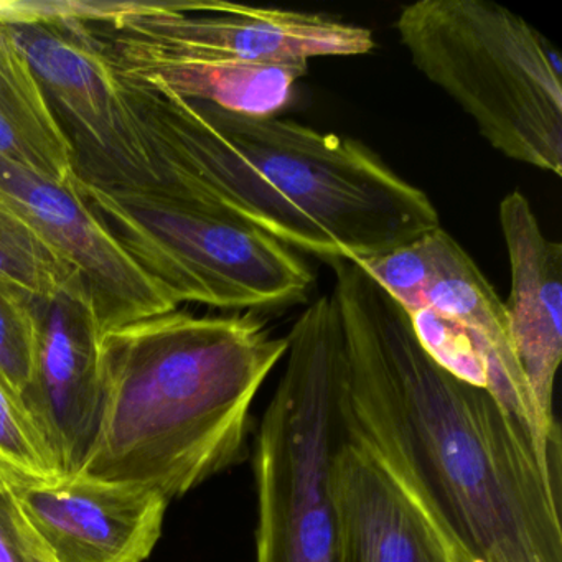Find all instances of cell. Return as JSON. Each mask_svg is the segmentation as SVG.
<instances>
[{"mask_svg": "<svg viewBox=\"0 0 562 562\" xmlns=\"http://www.w3.org/2000/svg\"><path fill=\"white\" fill-rule=\"evenodd\" d=\"M345 341L340 413L465 562H562V472L486 390L426 353L406 312L357 262H330Z\"/></svg>", "mask_w": 562, "mask_h": 562, "instance_id": "obj_1", "label": "cell"}, {"mask_svg": "<svg viewBox=\"0 0 562 562\" xmlns=\"http://www.w3.org/2000/svg\"><path fill=\"white\" fill-rule=\"evenodd\" d=\"M113 64L169 199L209 206L328 265L380 258L440 226L429 196L360 140L190 103Z\"/></svg>", "mask_w": 562, "mask_h": 562, "instance_id": "obj_2", "label": "cell"}, {"mask_svg": "<svg viewBox=\"0 0 562 562\" xmlns=\"http://www.w3.org/2000/svg\"><path fill=\"white\" fill-rule=\"evenodd\" d=\"M288 353L252 314L172 311L101 335V416L80 472L180 498L248 452L251 407Z\"/></svg>", "mask_w": 562, "mask_h": 562, "instance_id": "obj_3", "label": "cell"}, {"mask_svg": "<svg viewBox=\"0 0 562 562\" xmlns=\"http://www.w3.org/2000/svg\"><path fill=\"white\" fill-rule=\"evenodd\" d=\"M396 31L414 67L493 149L561 177L562 68L551 42L488 0H419L400 12Z\"/></svg>", "mask_w": 562, "mask_h": 562, "instance_id": "obj_4", "label": "cell"}, {"mask_svg": "<svg viewBox=\"0 0 562 562\" xmlns=\"http://www.w3.org/2000/svg\"><path fill=\"white\" fill-rule=\"evenodd\" d=\"M285 368L255 440V562H337L331 467L345 442V341L322 295L288 335Z\"/></svg>", "mask_w": 562, "mask_h": 562, "instance_id": "obj_5", "label": "cell"}, {"mask_svg": "<svg viewBox=\"0 0 562 562\" xmlns=\"http://www.w3.org/2000/svg\"><path fill=\"white\" fill-rule=\"evenodd\" d=\"M74 189L177 305L262 311L311 294L314 274L294 251L216 210L108 192L78 179Z\"/></svg>", "mask_w": 562, "mask_h": 562, "instance_id": "obj_6", "label": "cell"}, {"mask_svg": "<svg viewBox=\"0 0 562 562\" xmlns=\"http://www.w3.org/2000/svg\"><path fill=\"white\" fill-rule=\"evenodd\" d=\"M24 52L60 121L80 182L108 192L166 196L162 167L90 24L2 27Z\"/></svg>", "mask_w": 562, "mask_h": 562, "instance_id": "obj_7", "label": "cell"}, {"mask_svg": "<svg viewBox=\"0 0 562 562\" xmlns=\"http://www.w3.org/2000/svg\"><path fill=\"white\" fill-rule=\"evenodd\" d=\"M90 25L113 50L164 60L308 67L314 58L361 57L376 47L371 31L331 15L222 0L140 2Z\"/></svg>", "mask_w": 562, "mask_h": 562, "instance_id": "obj_8", "label": "cell"}, {"mask_svg": "<svg viewBox=\"0 0 562 562\" xmlns=\"http://www.w3.org/2000/svg\"><path fill=\"white\" fill-rule=\"evenodd\" d=\"M0 200L34 226L77 272L100 337L131 322L179 308L74 187L58 186L0 159Z\"/></svg>", "mask_w": 562, "mask_h": 562, "instance_id": "obj_9", "label": "cell"}, {"mask_svg": "<svg viewBox=\"0 0 562 562\" xmlns=\"http://www.w3.org/2000/svg\"><path fill=\"white\" fill-rule=\"evenodd\" d=\"M5 482L57 562H144L162 535L169 502L153 490L83 473Z\"/></svg>", "mask_w": 562, "mask_h": 562, "instance_id": "obj_10", "label": "cell"}, {"mask_svg": "<svg viewBox=\"0 0 562 562\" xmlns=\"http://www.w3.org/2000/svg\"><path fill=\"white\" fill-rule=\"evenodd\" d=\"M37 347L34 376L22 397L64 475L78 473L93 447L101 416L98 344L90 302L61 294L32 302Z\"/></svg>", "mask_w": 562, "mask_h": 562, "instance_id": "obj_11", "label": "cell"}, {"mask_svg": "<svg viewBox=\"0 0 562 562\" xmlns=\"http://www.w3.org/2000/svg\"><path fill=\"white\" fill-rule=\"evenodd\" d=\"M498 215L512 269L505 305L516 360L542 426L561 436L554 383L562 358V246L546 238L521 192L508 193Z\"/></svg>", "mask_w": 562, "mask_h": 562, "instance_id": "obj_12", "label": "cell"}, {"mask_svg": "<svg viewBox=\"0 0 562 562\" xmlns=\"http://www.w3.org/2000/svg\"><path fill=\"white\" fill-rule=\"evenodd\" d=\"M337 562H465L360 447L331 467Z\"/></svg>", "mask_w": 562, "mask_h": 562, "instance_id": "obj_13", "label": "cell"}, {"mask_svg": "<svg viewBox=\"0 0 562 562\" xmlns=\"http://www.w3.org/2000/svg\"><path fill=\"white\" fill-rule=\"evenodd\" d=\"M427 238L432 274L424 291L423 307L456 318L475 337L492 364L496 401L531 434L546 462L562 472V437L546 430L532 403L513 348L505 302L442 226L429 232Z\"/></svg>", "mask_w": 562, "mask_h": 562, "instance_id": "obj_14", "label": "cell"}, {"mask_svg": "<svg viewBox=\"0 0 562 562\" xmlns=\"http://www.w3.org/2000/svg\"><path fill=\"white\" fill-rule=\"evenodd\" d=\"M103 44L124 70L150 78L190 103L241 116H276L284 111L294 100L299 81L308 71L307 65L164 60L121 54L106 42Z\"/></svg>", "mask_w": 562, "mask_h": 562, "instance_id": "obj_15", "label": "cell"}, {"mask_svg": "<svg viewBox=\"0 0 562 562\" xmlns=\"http://www.w3.org/2000/svg\"><path fill=\"white\" fill-rule=\"evenodd\" d=\"M0 159L74 187L75 156L24 52L0 27Z\"/></svg>", "mask_w": 562, "mask_h": 562, "instance_id": "obj_16", "label": "cell"}, {"mask_svg": "<svg viewBox=\"0 0 562 562\" xmlns=\"http://www.w3.org/2000/svg\"><path fill=\"white\" fill-rule=\"evenodd\" d=\"M0 291L25 302L45 301L61 294L88 299L71 266L2 200Z\"/></svg>", "mask_w": 562, "mask_h": 562, "instance_id": "obj_17", "label": "cell"}, {"mask_svg": "<svg viewBox=\"0 0 562 562\" xmlns=\"http://www.w3.org/2000/svg\"><path fill=\"white\" fill-rule=\"evenodd\" d=\"M60 465L24 404L0 384V476L5 480H52Z\"/></svg>", "mask_w": 562, "mask_h": 562, "instance_id": "obj_18", "label": "cell"}, {"mask_svg": "<svg viewBox=\"0 0 562 562\" xmlns=\"http://www.w3.org/2000/svg\"><path fill=\"white\" fill-rule=\"evenodd\" d=\"M37 325L32 302L0 291V384L22 403L34 376Z\"/></svg>", "mask_w": 562, "mask_h": 562, "instance_id": "obj_19", "label": "cell"}, {"mask_svg": "<svg viewBox=\"0 0 562 562\" xmlns=\"http://www.w3.org/2000/svg\"><path fill=\"white\" fill-rule=\"evenodd\" d=\"M0 562H57L22 516L8 482L0 476Z\"/></svg>", "mask_w": 562, "mask_h": 562, "instance_id": "obj_20", "label": "cell"}]
</instances>
